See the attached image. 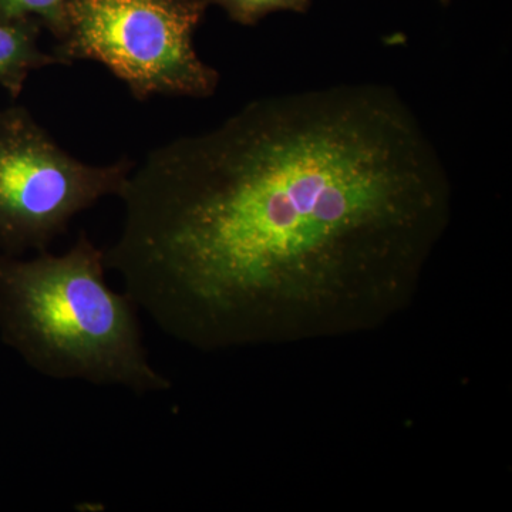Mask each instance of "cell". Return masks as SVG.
<instances>
[{"label": "cell", "instance_id": "6da1fadb", "mask_svg": "<svg viewBox=\"0 0 512 512\" xmlns=\"http://www.w3.org/2000/svg\"><path fill=\"white\" fill-rule=\"evenodd\" d=\"M119 198L106 268L164 333L212 343L288 288L419 254L448 181L399 94L343 84L252 101L150 151Z\"/></svg>", "mask_w": 512, "mask_h": 512}, {"label": "cell", "instance_id": "7a4b0ae2", "mask_svg": "<svg viewBox=\"0 0 512 512\" xmlns=\"http://www.w3.org/2000/svg\"><path fill=\"white\" fill-rule=\"evenodd\" d=\"M106 271L84 231L62 255H0V336L49 379L165 393L171 382L148 359L137 305Z\"/></svg>", "mask_w": 512, "mask_h": 512}, {"label": "cell", "instance_id": "3957f363", "mask_svg": "<svg viewBox=\"0 0 512 512\" xmlns=\"http://www.w3.org/2000/svg\"><path fill=\"white\" fill-rule=\"evenodd\" d=\"M205 0H66V29L53 47L62 64L93 60L126 83L138 101L205 99L220 73L192 45Z\"/></svg>", "mask_w": 512, "mask_h": 512}, {"label": "cell", "instance_id": "277c9868", "mask_svg": "<svg viewBox=\"0 0 512 512\" xmlns=\"http://www.w3.org/2000/svg\"><path fill=\"white\" fill-rule=\"evenodd\" d=\"M134 163L90 165L70 156L20 106L0 111V255L49 251L70 222L120 197Z\"/></svg>", "mask_w": 512, "mask_h": 512}, {"label": "cell", "instance_id": "5b68a950", "mask_svg": "<svg viewBox=\"0 0 512 512\" xmlns=\"http://www.w3.org/2000/svg\"><path fill=\"white\" fill-rule=\"evenodd\" d=\"M42 28L36 19L0 20V86L12 97H19L33 70L62 64L53 53L42 52L37 45Z\"/></svg>", "mask_w": 512, "mask_h": 512}, {"label": "cell", "instance_id": "8992f818", "mask_svg": "<svg viewBox=\"0 0 512 512\" xmlns=\"http://www.w3.org/2000/svg\"><path fill=\"white\" fill-rule=\"evenodd\" d=\"M36 19L59 40L66 29V0H0V20Z\"/></svg>", "mask_w": 512, "mask_h": 512}, {"label": "cell", "instance_id": "52a82bcc", "mask_svg": "<svg viewBox=\"0 0 512 512\" xmlns=\"http://www.w3.org/2000/svg\"><path fill=\"white\" fill-rule=\"evenodd\" d=\"M208 5H217L227 12L229 18L239 25L255 26L259 20L279 10L306 13L312 0H205Z\"/></svg>", "mask_w": 512, "mask_h": 512}, {"label": "cell", "instance_id": "ba28073f", "mask_svg": "<svg viewBox=\"0 0 512 512\" xmlns=\"http://www.w3.org/2000/svg\"><path fill=\"white\" fill-rule=\"evenodd\" d=\"M441 3H443V5H448V3H450V0H440Z\"/></svg>", "mask_w": 512, "mask_h": 512}]
</instances>
